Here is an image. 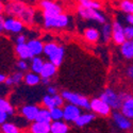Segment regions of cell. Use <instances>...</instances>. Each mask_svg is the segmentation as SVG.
<instances>
[{
    "mask_svg": "<svg viewBox=\"0 0 133 133\" xmlns=\"http://www.w3.org/2000/svg\"><path fill=\"white\" fill-rule=\"evenodd\" d=\"M44 53H45L48 59L49 62L52 63L54 66H61L63 59H64V47L58 45L57 43L51 42V43H46L45 44V47H44Z\"/></svg>",
    "mask_w": 133,
    "mask_h": 133,
    "instance_id": "6da1fadb",
    "label": "cell"
},
{
    "mask_svg": "<svg viewBox=\"0 0 133 133\" xmlns=\"http://www.w3.org/2000/svg\"><path fill=\"white\" fill-rule=\"evenodd\" d=\"M70 24V18L67 14H60L54 17L44 18L43 25L46 29H64Z\"/></svg>",
    "mask_w": 133,
    "mask_h": 133,
    "instance_id": "7a4b0ae2",
    "label": "cell"
},
{
    "mask_svg": "<svg viewBox=\"0 0 133 133\" xmlns=\"http://www.w3.org/2000/svg\"><path fill=\"white\" fill-rule=\"evenodd\" d=\"M61 96L63 97L65 101H67L70 104H74L76 107H79V108H82L85 110H91V101L84 96H81L76 93H71L68 91L62 92Z\"/></svg>",
    "mask_w": 133,
    "mask_h": 133,
    "instance_id": "3957f363",
    "label": "cell"
},
{
    "mask_svg": "<svg viewBox=\"0 0 133 133\" xmlns=\"http://www.w3.org/2000/svg\"><path fill=\"white\" fill-rule=\"evenodd\" d=\"M102 101H104L111 109L118 110L121 108L123 104V98H121L120 94H117L115 91L111 90V88H107V90L100 95L99 97Z\"/></svg>",
    "mask_w": 133,
    "mask_h": 133,
    "instance_id": "277c9868",
    "label": "cell"
},
{
    "mask_svg": "<svg viewBox=\"0 0 133 133\" xmlns=\"http://www.w3.org/2000/svg\"><path fill=\"white\" fill-rule=\"evenodd\" d=\"M39 6L43 10V16L44 18L54 17L60 14H63V8L54 1L50 0H43L39 2Z\"/></svg>",
    "mask_w": 133,
    "mask_h": 133,
    "instance_id": "5b68a950",
    "label": "cell"
},
{
    "mask_svg": "<svg viewBox=\"0 0 133 133\" xmlns=\"http://www.w3.org/2000/svg\"><path fill=\"white\" fill-rule=\"evenodd\" d=\"M78 14L80 15V17H82L85 20H94L97 21L99 24H105L107 23V18L103 15V13H101L100 11L97 10H92V9H85L82 6H78Z\"/></svg>",
    "mask_w": 133,
    "mask_h": 133,
    "instance_id": "8992f818",
    "label": "cell"
},
{
    "mask_svg": "<svg viewBox=\"0 0 133 133\" xmlns=\"http://www.w3.org/2000/svg\"><path fill=\"white\" fill-rule=\"evenodd\" d=\"M91 110L94 113L100 115V116H109L112 113V109H111L104 101H102L100 98H94L91 100Z\"/></svg>",
    "mask_w": 133,
    "mask_h": 133,
    "instance_id": "52a82bcc",
    "label": "cell"
},
{
    "mask_svg": "<svg viewBox=\"0 0 133 133\" xmlns=\"http://www.w3.org/2000/svg\"><path fill=\"white\" fill-rule=\"evenodd\" d=\"M63 112H64V121L65 123H75V121L80 117V115L82 114L81 112V109L79 107H76L74 104H66L64 105V109H63Z\"/></svg>",
    "mask_w": 133,
    "mask_h": 133,
    "instance_id": "ba28073f",
    "label": "cell"
},
{
    "mask_svg": "<svg viewBox=\"0 0 133 133\" xmlns=\"http://www.w3.org/2000/svg\"><path fill=\"white\" fill-rule=\"evenodd\" d=\"M112 30H113L112 39L114 41L115 44L121 46L127 41V37H126V34H125V27L121 25L120 21L115 20L112 24Z\"/></svg>",
    "mask_w": 133,
    "mask_h": 133,
    "instance_id": "9c48e42d",
    "label": "cell"
},
{
    "mask_svg": "<svg viewBox=\"0 0 133 133\" xmlns=\"http://www.w3.org/2000/svg\"><path fill=\"white\" fill-rule=\"evenodd\" d=\"M123 98V104L120 108V113L128 119H133V96L130 94H120Z\"/></svg>",
    "mask_w": 133,
    "mask_h": 133,
    "instance_id": "30bf717a",
    "label": "cell"
},
{
    "mask_svg": "<svg viewBox=\"0 0 133 133\" xmlns=\"http://www.w3.org/2000/svg\"><path fill=\"white\" fill-rule=\"evenodd\" d=\"M24 30V24L15 17H5L4 18V31L17 34Z\"/></svg>",
    "mask_w": 133,
    "mask_h": 133,
    "instance_id": "8fae6325",
    "label": "cell"
},
{
    "mask_svg": "<svg viewBox=\"0 0 133 133\" xmlns=\"http://www.w3.org/2000/svg\"><path fill=\"white\" fill-rule=\"evenodd\" d=\"M39 110H41V108L35 105V104H27L20 109V114L26 120L33 121V123H34Z\"/></svg>",
    "mask_w": 133,
    "mask_h": 133,
    "instance_id": "7c38bea8",
    "label": "cell"
},
{
    "mask_svg": "<svg viewBox=\"0 0 133 133\" xmlns=\"http://www.w3.org/2000/svg\"><path fill=\"white\" fill-rule=\"evenodd\" d=\"M17 19H19L24 25H27V26L33 25L35 20V10L32 6H29L26 4L24 10L21 11V13L17 17Z\"/></svg>",
    "mask_w": 133,
    "mask_h": 133,
    "instance_id": "4fadbf2b",
    "label": "cell"
},
{
    "mask_svg": "<svg viewBox=\"0 0 133 133\" xmlns=\"http://www.w3.org/2000/svg\"><path fill=\"white\" fill-rule=\"evenodd\" d=\"M27 46L31 52V54L34 57H38L42 53H44V47H45V44H44L41 39L37 38H32L30 41L27 42Z\"/></svg>",
    "mask_w": 133,
    "mask_h": 133,
    "instance_id": "5bb4252c",
    "label": "cell"
},
{
    "mask_svg": "<svg viewBox=\"0 0 133 133\" xmlns=\"http://www.w3.org/2000/svg\"><path fill=\"white\" fill-rule=\"evenodd\" d=\"M112 117H113L114 123L117 125V127L119 129H121V130H129V129H131V127H132L131 120L128 119L127 117H125L120 112H114L112 114Z\"/></svg>",
    "mask_w": 133,
    "mask_h": 133,
    "instance_id": "9a60e30c",
    "label": "cell"
},
{
    "mask_svg": "<svg viewBox=\"0 0 133 133\" xmlns=\"http://www.w3.org/2000/svg\"><path fill=\"white\" fill-rule=\"evenodd\" d=\"M58 71V67L57 66H54L52 63L50 62H45L43 66V69L41 71V78H46V79H51L52 77L55 76Z\"/></svg>",
    "mask_w": 133,
    "mask_h": 133,
    "instance_id": "2e32d148",
    "label": "cell"
},
{
    "mask_svg": "<svg viewBox=\"0 0 133 133\" xmlns=\"http://www.w3.org/2000/svg\"><path fill=\"white\" fill-rule=\"evenodd\" d=\"M29 133H51L50 124H42L34 121L29 127Z\"/></svg>",
    "mask_w": 133,
    "mask_h": 133,
    "instance_id": "e0dca14e",
    "label": "cell"
},
{
    "mask_svg": "<svg viewBox=\"0 0 133 133\" xmlns=\"http://www.w3.org/2000/svg\"><path fill=\"white\" fill-rule=\"evenodd\" d=\"M15 51L17 57L19 58V60H32L33 59V55L31 54L27 44H23V45H16L15 47Z\"/></svg>",
    "mask_w": 133,
    "mask_h": 133,
    "instance_id": "ac0fdd59",
    "label": "cell"
},
{
    "mask_svg": "<svg viewBox=\"0 0 133 133\" xmlns=\"http://www.w3.org/2000/svg\"><path fill=\"white\" fill-rule=\"evenodd\" d=\"M120 53L128 60L133 59V39H127L120 46Z\"/></svg>",
    "mask_w": 133,
    "mask_h": 133,
    "instance_id": "d6986e66",
    "label": "cell"
},
{
    "mask_svg": "<svg viewBox=\"0 0 133 133\" xmlns=\"http://www.w3.org/2000/svg\"><path fill=\"white\" fill-rule=\"evenodd\" d=\"M84 38L90 43H97L100 38V32L95 28H87L83 32Z\"/></svg>",
    "mask_w": 133,
    "mask_h": 133,
    "instance_id": "ffe728a7",
    "label": "cell"
},
{
    "mask_svg": "<svg viewBox=\"0 0 133 133\" xmlns=\"http://www.w3.org/2000/svg\"><path fill=\"white\" fill-rule=\"evenodd\" d=\"M50 128H51V133H67L69 130L67 123H65L63 120L52 121L50 124Z\"/></svg>",
    "mask_w": 133,
    "mask_h": 133,
    "instance_id": "44dd1931",
    "label": "cell"
},
{
    "mask_svg": "<svg viewBox=\"0 0 133 133\" xmlns=\"http://www.w3.org/2000/svg\"><path fill=\"white\" fill-rule=\"evenodd\" d=\"M25 75L21 71H16L14 74H12L11 76L6 77V80L4 82V84L6 86H12V85H18L21 81L24 80Z\"/></svg>",
    "mask_w": 133,
    "mask_h": 133,
    "instance_id": "7402d4cb",
    "label": "cell"
},
{
    "mask_svg": "<svg viewBox=\"0 0 133 133\" xmlns=\"http://www.w3.org/2000/svg\"><path fill=\"white\" fill-rule=\"evenodd\" d=\"M35 121L36 123H42V124H51L52 119H51V115H50V111L45 108L41 109Z\"/></svg>",
    "mask_w": 133,
    "mask_h": 133,
    "instance_id": "603a6c76",
    "label": "cell"
},
{
    "mask_svg": "<svg viewBox=\"0 0 133 133\" xmlns=\"http://www.w3.org/2000/svg\"><path fill=\"white\" fill-rule=\"evenodd\" d=\"M95 119V114L93 113H84V114H81L80 117L75 121V124L77 127H84L86 125H88L90 123Z\"/></svg>",
    "mask_w": 133,
    "mask_h": 133,
    "instance_id": "cb8c5ba5",
    "label": "cell"
},
{
    "mask_svg": "<svg viewBox=\"0 0 133 133\" xmlns=\"http://www.w3.org/2000/svg\"><path fill=\"white\" fill-rule=\"evenodd\" d=\"M44 64H45V62L42 60V58L34 57L31 60V64H30V68H31L32 72H34L36 75H41V71L43 69Z\"/></svg>",
    "mask_w": 133,
    "mask_h": 133,
    "instance_id": "d4e9b609",
    "label": "cell"
},
{
    "mask_svg": "<svg viewBox=\"0 0 133 133\" xmlns=\"http://www.w3.org/2000/svg\"><path fill=\"white\" fill-rule=\"evenodd\" d=\"M41 80H42L41 76L39 75H36L34 72H32V71L26 74L25 75V78H24L25 83L27 85H29V86H35V85H37L38 83H41Z\"/></svg>",
    "mask_w": 133,
    "mask_h": 133,
    "instance_id": "484cf974",
    "label": "cell"
},
{
    "mask_svg": "<svg viewBox=\"0 0 133 133\" xmlns=\"http://www.w3.org/2000/svg\"><path fill=\"white\" fill-rule=\"evenodd\" d=\"M112 34H113V30H112V25L105 23L102 26L101 32H100V36L103 43H108L111 38H112Z\"/></svg>",
    "mask_w": 133,
    "mask_h": 133,
    "instance_id": "4316f807",
    "label": "cell"
},
{
    "mask_svg": "<svg viewBox=\"0 0 133 133\" xmlns=\"http://www.w3.org/2000/svg\"><path fill=\"white\" fill-rule=\"evenodd\" d=\"M0 131H1V133H21L20 128H18L14 123H8V121L1 125Z\"/></svg>",
    "mask_w": 133,
    "mask_h": 133,
    "instance_id": "83f0119b",
    "label": "cell"
},
{
    "mask_svg": "<svg viewBox=\"0 0 133 133\" xmlns=\"http://www.w3.org/2000/svg\"><path fill=\"white\" fill-rule=\"evenodd\" d=\"M0 110L5 112L8 115H14L15 110L13 105L10 103L9 100H6L5 98H0Z\"/></svg>",
    "mask_w": 133,
    "mask_h": 133,
    "instance_id": "f1b7e54d",
    "label": "cell"
},
{
    "mask_svg": "<svg viewBox=\"0 0 133 133\" xmlns=\"http://www.w3.org/2000/svg\"><path fill=\"white\" fill-rule=\"evenodd\" d=\"M79 5L85 9H92V10H97V11H99L102 6L99 1H93V0H81L79 2Z\"/></svg>",
    "mask_w": 133,
    "mask_h": 133,
    "instance_id": "f546056e",
    "label": "cell"
},
{
    "mask_svg": "<svg viewBox=\"0 0 133 133\" xmlns=\"http://www.w3.org/2000/svg\"><path fill=\"white\" fill-rule=\"evenodd\" d=\"M119 8L128 15H133V1L130 0H124L119 3Z\"/></svg>",
    "mask_w": 133,
    "mask_h": 133,
    "instance_id": "4dcf8cb0",
    "label": "cell"
},
{
    "mask_svg": "<svg viewBox=\"0 0 133 133\" xmlns=\"http://www.w3.org/2000/svg\"><path fill=\"white\" fill-rule=\"evenodd\" d=\"M50 115H51V119L52 121H59L62 120L64 117V112L62 108H54L52 110H50Z\"/></svg>",
    "mask_w": 133,
    "mask_h": 133,
    "instance_id": "1f68e13d",
    "label": "cell"
},
{
    "mask_svg": "<svg viewBox=\"0 0 133 133\" xmlns=\"http://www.w3.org/2000/svg\"><path fill=\"white\" fill-rule=\"evenodd\" d=\"M42 102H43L44 108L49 110V111L54 109V108H57V107H55V103H54V100H53V97L50 96V95H45V96H44Z\"/></svg>",
    "mask_w": 133,
    "mask_h": 133,
    "instance_id": "d6a6232c",
    "label": "cell"
},
{
    "mask_svg": "<svg viewBox=\"0 0 133 133\" xmlns=\"http://www.w3.org/2000/svg\"><path fill=\"white\" fill-rule=\"evenodd\" d=\"M16 66H17V68L19 69V71H25V70H27L29 68V64L25 60H19L16 63Z\"/></svg>",
    "mask_w": 133,
    "mask_h": 133,
    "instance_id": "836d02e7",
    "label": "cell"
},
{
    "mask_svg": "<svg viewBox=\"0 0 133 133\" xmlns=\"http://www.w3.org/2000/svg\"><path fill=\"white\" fill-rule=\"evenodd\" d=\"M125 34H126L127 39H133V27L132 26L125 27Z\"/></svg>",
    "mask_w": 133,
    "mask_h": 133,
    "instance_id": "e575fe53",
    "label": "cell"
},
{
    "mask_svg": "<svg viewBox=\"0 0 133 133\" xmlns=\"http://www.w3.org/2000/svg\"><path fill=\"white\" fill-rule=\"evenodd\" d=\"M15 41H16L17 45H23V44H27V36H26L25 34H18Z\"/></svg>",
    "mask_w": 133,
    "mask_h": 133,
    "instance_id": "d590c367",
    "label": "cell"
},
{
    "mask_svg": "<svg viewBox=\"0 0 133 133\" xmlns=\"http://www.w3.org/2000/svg\"><path fill=\"white\" fill-rule=\"evenodd\" d=\"M8 117H9V115L5 112H3V111L0 110V125L5 124L6 120H8Z\"/></svg>",
    "mask_w": 133,
    "mask_h": 133,
    "instance_id": "8d00e7d4",
    "label": "cell"
},
{
    "mask_svg": "<svg viewBox=\"0 0 133 133\" xmlns=\"http://www.w3.org/2000/svg\"><path fill=\"white\" fill-rule=\"evenodd\" d=\"M47 92H48V95L50 96H54V95H57V88H55L54 86H48L47 87Z\"/></svg>",
    "mask_w": 133,
    "mask_h": 133,
    "instance_id": "74e56055",
    "label": "cell"
},
{
    "mask_svg": "<svg viewBox=\"0 0 133 133\" xmlns=\"http://www.w3.org/2000/svg\"><path fill=\"white\" fill-rule=\"evenodd\" d=\"M4 31V17L2 14H0V34Z\"/></svg>",
    "mask_w": 133,
    "mask_h": 133,
    "instance_id": "f35d334b",
    "label": "cell"
},
{
    "mask_svg": "<svg viewBox=\"0 0 133 133\" xmlns=\"http://www.w3.org/2000/svg\"><path fill=\"white\" fill-rule=\"evenodd\" d=\"M126 20H127L128 24H130V26L133 27V15H127L126 16Z\"/></svg>",
    "mask_w": 133,
    "mask_h": 133,
    "instance_id": "ab89813d",
    "label": "cell"
},
{
    "mask_svg": "<svg viewBox=\"0 0 133 133\" xmlns=\"http://www.w3.org/2000/svg\"><path fill=\"white\" fill-rule=\"evenodd\" d=\"M127 75H128V77H130L131 79H133V65H131L130 67L128 68V70H127Z\"/></svg>",
    "mask_w": 133,
    "mask_h": 133,
    "instance_id": "60d3db41",
    "label": "cell"
},
{
    "mask_svg": "<svg viewBox=\"0 0 133 133\" xmlns=\"http://www.w3.org/2000/svg\"><path fill=\"white\" fill-rule=\"evenodd\" d=\"M5 80H6V76L2 72H0V84H3L5 82Z\"/></svg>",
    "mask_w": 133,
    "mask_h": 133,
    "instance_id": "b9f144b4",
    "label": "cell"
},
{
    "mask_svg": "<svg viewBox=\"0 0 133 133\" xmlns=\"http://www.w3.org/2000/svg\"><path fill=\"white\" fill-rule=\"evenodd\" d=\"M3 11H5V4L0 1V14H2Z\"/></svg>",
    "mask_w": 133,
    "mask_h": 133,
    "instance_id": "7bdbcfd3",
    "label": "cell"
},
{
    "mask_svg": "<svg viewBox=\"0 0 133 133\" xmlns=\"http://www.w3.org/2000/svg\"><path fill=\"white\" fill-rule=\"evenodd\" d=\"M41 82H42L43 84H45V85H48V84L50 83V79H46V78H42Z\"/></svg>",
    "mask_w": 133,
    "mask_h": 133,
    "instance_id": "ee69618b",
    "label": "cell"
},
{
    "mask_svg": "<svg viewBox=\"0 0 133 133\" xmlns=\"http://www.w3.org/2000/svg\"><path fill=\"white\" fill-rule=\"evenodd\" d=\"M0 133H1V132H0Z\"/></svg>",
    "mask_w": 133,
    "mask_h": 133,
    "instance_id": "f6af8a7d",
    "label": "cell"
},
{
    "mask_svg": "<svg viewBox=\"0 0 133 133\" xmlns=\"http://www.w3.org/2000/svg\"><path fill=\"white\" fill-rule=\"evenodd\" d=\"M0 98H1V97H0Z\"/></svg>",
    "mask_w": 133,
    "mask_h": 133,
    "instance_id": "bcb514c9",
    "label": "cell"
}]
</instances>
